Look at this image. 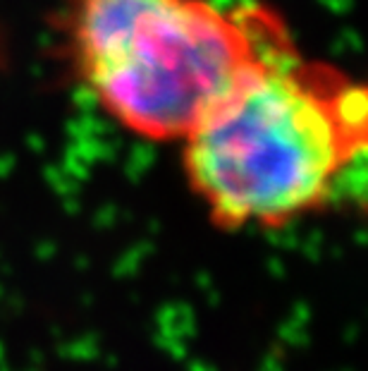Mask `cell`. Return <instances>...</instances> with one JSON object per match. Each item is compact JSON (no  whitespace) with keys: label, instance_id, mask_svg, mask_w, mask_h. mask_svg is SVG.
<instances>
[{"label":"cell","instance_id":"cell-2","mask_svg":"<svg viewBox=\"0 0 368 371\" xmlns=\"http://www.w3.org/2000/svg\"><path fill=\"white\" fill-rule=\"evenodd\" d=\"M287 34L285 19L261 3L63 0L65 53L79 84L149 142H180Z\"/></svg>","mask_w":368,"mask_h":371},{"label":"cell","instance_id":"cell-1","mask_svg":"<svg viewBox=\"0 0 368 371\" xmlns=\"http://www.w3.org/2000/svg\"><path fill=\"white\" fill-rule=\"evenodd\" d=\"M189 189L230 233L280 230L330 206L368 147V94L294 36L268 48L180 139Z\"/></svg>","mask_w":368,"mask_h":371}]
</instances>
